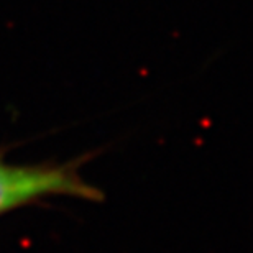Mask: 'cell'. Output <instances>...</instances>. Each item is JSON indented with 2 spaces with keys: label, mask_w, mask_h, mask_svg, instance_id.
Segmentation results:
<instances>
[{
  "label": "cell",
  "mask_w": 253,
  "mask_h": 253,
  "mask_svg": "<svg viewBox=\"0 0 253 253\" xmlns=\"http://www.w3.org/2000/svg\"><path fill=\"white\" fill-rule=\"evenodd\" d=\"M53 196L95 201L99 191L69 165H13L0 161V215Z\"/></svg>",
  "instance_id": "1"
}]
</instances>
